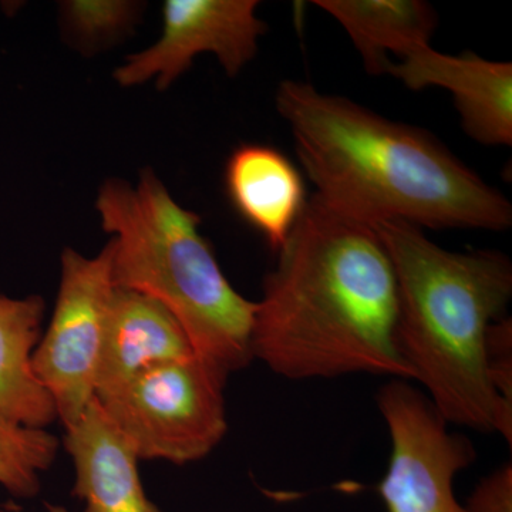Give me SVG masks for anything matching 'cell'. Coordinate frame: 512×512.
<instances>
[{"label": "cell", "mask_w": 512, "mask_h": 512, "mask_svg": "<svg viewBox=\"0 0 512 512\" xmlns=\"http://www.w3.org/2000/svg\"><path fill=\"white\" fill-rule=\"evenodd\" d=\"M43 315L40 296L0 295V413L33 429H46L57 417L55 402L32 366Z\"/></svg>", "instance_id": "5bb4252c"}, {"label": "cell", "mask_w": 512, "mask_h": 512, "mask_svg": "<svg viewBox=\"0 0 512 512\" xmlns=\"http://www.w3.org/2000/svg\"><path fill=\"white\" fill-rule=\"evenodd\" d=\"M47 510H49V512H69L66 510V508L62 507V505H47Z\"/></svg>", "instance_id": "d6986e66"}, {"label": "cell", "mask_w": 512, "mask_h": 512, "mask_svg": "<svg viewBox=\"0 0 512 512\" xmlns=\"http://www.w3.org/2000/svg\"><path fill=\"white\" fill-rule=\"evenodd\" d=\"M64 447L76 468L73 495L84 512H160L141 483L140 458L96 399L66 427Z\"/></svg>", "instance_id": "8fae6325"}, {"label": "cell", "mask_w": 512, "mask_h": 512, "mask_svg": "<svg viewBox=\"0 0 512 512\" xmlns=\"http://www.w3.org/2000/svg\"><path fill=\"white\" fill-rule=\"evenodd\" d=\"M255 0H168L163 36L144 52L127 57L114 73L121 86L156 77L164 90L202 53L220 60L228 76H237L258 52L266 25L256 16Z\"/></svg>", "instance_id": "ba28073f"}, {"label": "cell", "mask_w": 512, "mask_h": 512, "mask_svg": "<svg viewBox=\"0 0 512 512\" xmlns=\"http://www.w3.org/2000/svg\"><path fill=\"white\" fill-rule=\"evenodd\" d=\"M96 207L114 235V286L161 303L195 355L227 375L248 366L256 305L229 284L198 229L200 217L177 204L150 170L136 187L107 181Z\"/></svg>", "instance_id": "277c9868"}, {"label": "cell", "mask_w": 512, "mask_h": 512, "mask_svg": "<svg viewBox=\"0 0 512 512\" xmlns=\"http://www.w3.org/2000/svg\"><path fill=\"white\" fill-rule=\"evenodd\" d=\"M113 282L111 241L93 258L66 249L55 311L32 356L35 375L64 427L96 399L97 372Z\"/></svg>", "instance_id": "8992f818"}, {"label": "cell", "mask_w": 512, "mask_h": 512, "mask_svg": "<svg viewBox=\"0 0 512 512\" xmlns=\"http://www.w3.org/2000/svg\"><path fill=\"white\" fill-rule=\"evenodd\" d=\"M195 355L177 319L150 296L114 286L96 397L120 389L153 367Z\"/></svg>", "instance_id": "30bf717a"}, {"label": "cell", "mask_w": 512, "mask_h": 512, "mask_svg": "<svg viewBox=\"0 0 512 512\" xmlns=\"http://www.w3.org/2000/svg\"><path fill=\"white\" fill-rule=\"evenodd\" d=\"M275 101L315 197L342 217L370 227H511L508 198L429 131L296 80L279 84Z\"/></svg>", "instance_id": "7a4b0ae2"}, {"label": "cell", "mask_w": 512, "mask_h": 512, "mask_svg": "<svg viewBox=\"0 0 512 512\" xmlns=\"http://www.w3.org/2000/svg\"><path fill=\"white\" fill-rule=\"evenodd\" d=\"M376 402L392 444L379 484L387 512H466L454 494V478L476 460L471 440L448 429L409 380L383 384Z\"/></svg>", "instance_id": "52a82bcc"}, {"label": "cell", "mask_w": 512, "mask_h": 512, "mask_svg": "<svg viewBox=\"0 0 512 512\" xmlns=\"http://www.w3.org/2000/svg\"><path fill=\"white\" fill-rule=\"evenodd\" d=\"M59 440L46 429H33L0 413V485L13 497L33 498L40 474L55 461Z\"/></svg>", "instance_id": "9a60e30c"}, {"label": "cell", "mask_w": 512, "mask_h": 512, "mask_svg": "<svg viewBox=\"0 0 512 512\" xmlns=\"http://www.w3.org/2000/svg\"><path fill=\"white\" fill-rule=\"evenodd\" d=\"M466 512H512L511 461L484 477L464 505Z\"/></svg>", "instance_id": "ac0fdd59"}, {"label": "cell", "mask_w": 512, "mask_h": 512, "mask_svg": "<svg viewBox=\"0 0 512 512\" xmlns=\"http://www.w3.org/2000/svg\"><path fill=\"white\" fill-rule=\"evenodd\" d=\"M227 373L197 355L164 363L96 397L140 460H202L228 430Z\"/></svg>", "instance_id": "5b68a950"}, {"label": "cell", "mask_w": 512, "mask_h": 512, "mask_svg": "<svg viewBox=\"0 0 512 512\" xmlns=\"http://www.w3.org/2000/svg\"><path fill=\"white\" fill-rule=\"evenodd\" d=\"M252 359L288 380L413 375L397 336L399 293L375 227L313 195L255 302Z\"/></svg>", "instance_id": "6da1fadb"}, {"label": "cell", "mask_w": 512, "mask_h": 512, "mask_svg": "<svg viewBox=\"0 0 512 512\" xmlns=\"http://www.w3.org/2000/svg\"><path fill=\"white\" fill-rule=\"evenodd\" d=\"M485 372L501 402L512 407V322L507 316L488 330Z\"/></svg>", "instance_id": "2e32d148"}, {"label": "cell", "mask_w": 512, "mask_h": 512, "mask_svg": "<svg viewBox=\"0 0 512 512\" xmlns=\"http://www.w3.org/2000/svg\"><path fill=\"white\" fill-rule=\"evenodd\" d=\"M66 10L74 28L90 36L114 32L131 18V6L123 2H72Z\"/></svg>", "instance_id": "e0dca14e"}, {"label": "cell", "mask_w": 512, "mask_h": 512, "mask_svg": "<svg viewBox=\"0 0 512 512\" xmlns=\"http://www.w3.org/2000/svg\"><path fill=\"white\" fill-rule=\"evenodd\" d=\"M348 33L367 73L383 76L390 53L402 59L416 47L430 45L439 18L421 0H315Z\"/></svg>", "instance_id": "4fadbf2b"}, {"label": "cell", "mask_w": 512, "mask_h": 512, "mask_svg": "<svg viewBox=\"0 0 512 512\" xmlns=\"http://www.w3.org/2000/svg\"><path fill=\"white\" fill-rule=\"evenodd\" d=\"M225 187L238 214L278 252L306 207L303 178L281 151L244 144L228 158Z\"/></svg>", "instance_id": "7c38bea8"}, {"label": "cell", "mask_w": 512, "mask_h": 512, "mask_svg": "<svg viewBox=\"0 0 512 512\" xmlns=\"http://www.w3.org/2000/svg\"><path fill=\"white\" fill-rule=\"evenodd\" d=\"M413 92L440 87L453 94L461 126L484 146L511 147L512 63L483 59L476 53L453 56L431 45L413 49L390 63L387 73Z\"/></svg>", "instance_id": "9c48e42d"}, {"label": "cell", "mask_w": 512, "mask_h": 512, "mask_svg": "<svg viewBox=\"0 0 512 512\" xmlns=\"http://www.w3.org/2000/svg\"><path fill=\"white\" fill-rule=\"evenodd\" d=\"M375 228L396 275L397 336L412 382L448 424L500 434L511 446L512 407L485 372L488 330L512 298L511 259L495 249L447 251L407 222Z\"/></svg>", "instance_id": "3957f363"}]
</instances>
